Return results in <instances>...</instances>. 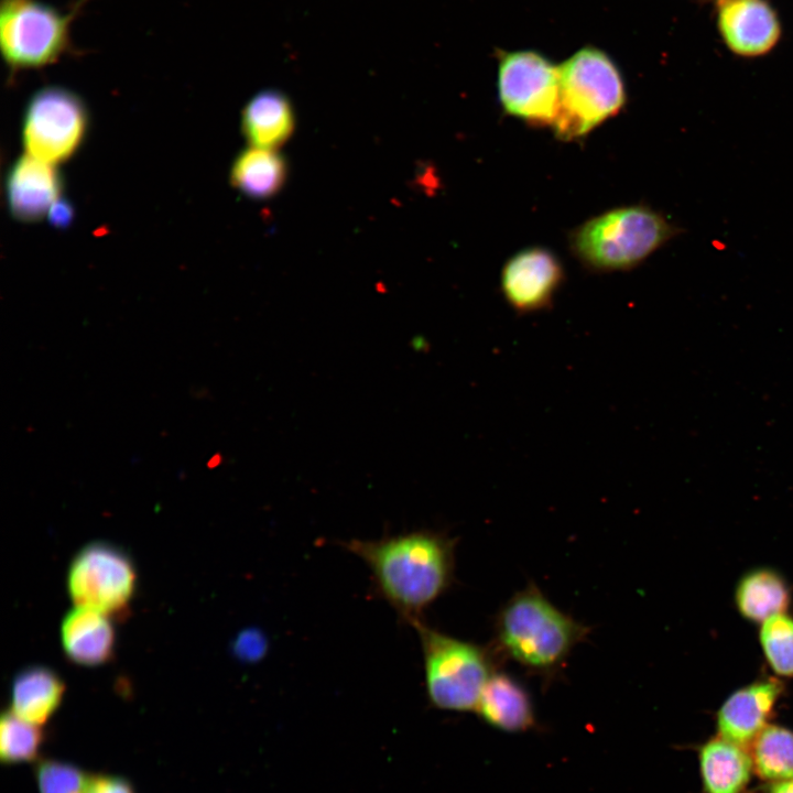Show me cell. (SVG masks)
I'll return each instance as SVG.
<instances>
[{
  "label": "cell",
  "mask_w": 793,
  "mask_h": 793,
  "mask_svg": "<svg viewBox=\"0 0 793 793\" xmlns=\"http://www.w3.org/2000/svg\"><path fill=\"white\" fill-rule=\"evenodd\" d=\"M456 542L439 531L417 530L343 545L368 566L378 595L412 624L454 583Z\"/></svg>",
  "instance_id": "1"
},
{
  "label": "cell",
  "mask_w": 793,
  "mask_h": 793,
  "mask_svg": "<svg viewBox=\"0 0 793 793\" xmlns=\"http://www.w3.org/2000/svg\"><path fill=\"white\" fill-rule=\"evenodd\" d=\"M492 647L500 658L552 681L590 628L553 605L534 584L517 591L499 609Z\"/></svg>",
  "instance_id": "2"
},
{
  "label": "cell",
  "mask_w": 793,
  "mask_h": 793,
  "mask_svg": "<svg viewBox=\"0 0 793 793\" xmlns=\"http://www.w3.org/2000/svg\"><path fill=\"white\" fill-rule=\"evenodd\" d=\"M677 233L647 205L616 207L584 221L568 235L572 254L593 272L627 271L641 264Z\"/></svg>",
  "instance_id": "3"
},
{
  "label": "cell",
  "mask_w": 793,
  "mask_h": 793,
  "mask_svg": "<svg viewBox=\"0 0 793 793\" xmlns=\"http://www.w3.org/2000/svg\"><path fill=\"white\" fill-rule=\"evenodd\" d=\"M560 101L552 129L563 141L580 139L618 115L627 100L620 70L602 51L586 46L558 66Z\"/></svg>",
  "instance_id": "4"
},
{
  "label": "cell",
  "mask_w": 793,
  "mask_h": 793,
  "mask_svg": "<svg viewBox=\"0 0 793 793\" xmlns=\"http://www.w3.org/2000/svg\"><path fill=\"white\" fill-rule=\"evenodd\" d=\"M423 655L424 685L432 706L452 711L476 710L481 692L501 658L493 647L452 637L426 624H411Z\"/></svg>",
  "instance_id": "5"
},
{
  "label": "cell",
  "mask_w": 793,
  "mask_h": 793,
  "mask_svg": "<svg viewBox=\"0 0 793 793\" xmlns=\"http://www.w3.org/2000/svg\"><path fill=\"white\" fill-rule=\"evenodd\" d=\"M85 1L63 12L41 0H1L0 50L8 68L37 69L69 53L72 23Z\"/></svg>",
  "instance_id": "6"
},
{
  "label": "cell",
  "mask_w": 793,
  "mask_h": 793,
  "mask_svg": "<svg viewBox=\"0 0 793 793\" xmlns=\"http://www.w3.org/2000/svg\"><path fill=\"white\" fill-rule=\"evenodd\" d=\"M137 579L135 566L123 550L96 541L73 557L66 585L76 607L120 617L134 597Z\"/></svg>",
  "instance_id": "7"
},
{
  "label": "cell",
  "mask_w": 793,
  "mask_h": 793,
  "mask_svg": "<svg viewBox=\"0 0 793 793\" xmlns=\"http://www.w3.org/2000/svg\"><path fill=\"white\" fill-rule=\"evenodd\" d=\"M87 126V108L77 94L62 86L42 87L28 101L22 142L26 154L55 165L78 150Z\"/></svg>",
  "instance_id": "8"
},
{
  "label": "cell",
  "mask_w": 793,
  "mask_h": 793,
  "mask_svg": "<svg viewBox=\"0 0 793 793\" xmlns=\"http://www.w3.org/2000/svg\"><path fill=\"white\" fill-rule=\"evenodd\" d=\"M497 86L506 115L552 128L560 101L558 66L533 51L500 52Z\"/></svg>",
  "instance_id": "9"
},
{
  "label": "cell",
  "mask_w": 793,
  "mask_h": 793,
  "mask_svg": "<svg viewBox=\"0 0 793 793\" xmlns=\"http://www.w3.org/2000/svg\"><path fill=\"white\" fill-rule=\"evenodd\" d=\"M564 269L550 249L531 247L510 257L501 271V291L511 308L529 314L547 308L564 282Z\"/></svg>",
  "instance_id": "10"
},
{
  "label": "cell",
  "mask_w": 793,
  "mask_h": 793,
  "mask_svg": "<svg viewBox=\"0 0 793 793\" xmlns=\"http://www.w3.org/2000/svg\"><path fill=\"white\" fill-rule=\"evenodd\" d=\"M782 693L778 678L758 680L731 693L716 715L718 736L749 746L768 725Z\"/></svg>",
  "instance_id": "11"
},
{
  "label": "cell",
  "mask_w": 793,
  "mask_h": 793,
  "mask_svg": "<svg viewBox=\"0 0 793 793\" xmlns=\"http://www.w3.org/2000/svg\"><path fill=\"white\" fill-rule=\"evenodd\" d=\"M6 189L11 215L33 222L47 215L59 199L62 178L53 164L25 154L10 167Z\"/></svg>",
  "instance_id": "12"
},
{
  "label": "cell",
  "mask_w": 793,
  "mask_h": 793,
  "mask_svg": "<svg viewBox=\"0 0 793 793\" xmlns=\"http://www.w3.org/2000/svg\"><path fill=\"white\" fill-rule=\"evenodd\" d=\"M718 24L730 50L745 56L767 53L780 36L778 18L762 0H730L721 3Z\"/></svg>",
  "instance_id": "13"
},
{
  "label": "cell",
  "mask_w": 793,
  "mask_h": 793,
  "mask_svg": "<svg viewBox=\"0 0 793 793\" xmlns=\"http://www.w3.org/2000/svg\"><path fill=\"white\" fill-rule=\"evenodd\" d=\"M475 711L486 724L506 732H524L536 726L534 704L526 687L498 670L486 683Z\"/></svg>",
  "instance_id": "14"
},
{
  "label": "cell",
  "mask_w": 793,
  "mask_h": 793,
  "mask_svg": "<svg viewBox=\"0 0 793 793\" xmlns=\"http://www.w3.org/2000/svg\"><path fill=\"white\" fill-rule=\"evenodd\" d=\"M61 642L69 661L83 666H98L113 658L116 632L110 617L75 607L61 623Z\"/></svg>",
  "instance_id": "15"
},
{
  "label": "cell",
  "mask_w": 793,
  "mask_h": 793,
  "mask_svg": "<svg viewBox=\"0 0 793 793\" xmlns=\"http://www.w3.org/2000/svg\"><path fill=\"white\" fill-rule=\"evenodd\" d=\"M704 793H745L753 772L746 747L721 736L705 741L697 752Z\"/></svg>",
  "instance_id": "16"
},
{
  "label": "cell",
  "mask_w": 793,
  "mask_h": 793,
  "mask_svg": "<svg viewBox=\"0 0 793 793\" xmlns=\"http://www.w3.org/2000/svg\"><path fill=\"white\" fill-rule=\"evenodd\" d=\"M294 126L292 104L276 89L257 93L242 111L241 127L251 146L274 150L291 137Z\"/></svg>",
  "instance_id": "17"
},
{
  "label": "cell",
  "mask_w": 793,
  "mask_h": 793,
  "mask_svg": "<svg viewBox=\"0 0 793 793\" xmlns=\"http://www.w3.org/2000/svg\"><path fill=\"white\" fill-rule=\"evenodd\" d=\"M65 689L63 680L52 669L29 666L12 681L10 710L29 723L43 726L59 708Z\"/></svg>",
  "instance_id": "18"
},
{
  "label": "cell",
  "mask_w": 793,
  "mask_h": 793,
  "mask_svg": "<svg viewBox=\"0 0 793 793\" xmlns=\"http://www.w3.org/2000/svg\"><path fill=\"white\" fill-rule=\"evenodd\" d=\"M791 588L785 578L769 567H757L739 579L735 604L740 616L754 623L785 613L791 605Z\"/></svg>",
  "instance_id": "19"
},
{
  "label": "cell",
  "mask_w": 793,
  "mask_h": 793,
  "mask_svg": "<svg viewBox=\"0 0 793 793\" xmlns=\"http://www.w3.org/2000/svg\"><path fill=\"white\" fill-rule=\"evenodd\" d=\"M286 175V162L281 154L274 150L251 146L235 159L230 182L248 197L267 199L282 188Z\"/></svg>",
  "instance_id": "20"
},
{
  "label": "cell",
  "mask_w": 793,
  "mask_h": 793,
  "mask_svg": "<svg viewBox=\"0 0 793 793\" xmlns=\"http://www.w3.org/2000/svg\"><path fill=\"white\" fill-rule=\"evenodd\" d=\"M753 772L762 780L778 782L793 779V731L767 725L750 743Z\"/></svg>",
  "instance_id": "21"
},
{
  "label": "cell",
  "mask_w": 793,
  "mask_h": 793,
  "mask_svg": "<svg viewBox=\"0 0 793 793\" xmlns=\"http://www.w3.org/2000/svg\"><path fill=\"white\" fill-rule=\"evenodd\" d=\"M45 737L41 726L29 723L10 709L0 720V759L6 764L34 761L39 758Z\"/></svg>",
  "instance_id": "22"
},
{
  "label": "cell",
  "mask_w": 793,
  "mask_h": 793,
  "mask_svg": "<svg viewBox=\"0 0 793 793\" xmlns=\"http://www.w3.org/2000/svg\"><path fill=\"white\" fill-rule=\"evenodd\" d=\"M759 640L771 670L781 677L793 678V617L780 613L764 620Z\"/></svg>",
  "instance_id": "23"
},
{
  "label": "cell",
  "mask_w": 793,
  "mask_h": 793,
  "mask_svg": "<svg viewBox=\"0 0 793 793\" xmlns=\"http://www.w3.org/2000/svg\"><path fill=\"white\" fill-rule=\"evenodd\" d=\"M34 776L39 793H86L89 780L76 765L54 759L39 760Z\"/></svg>",
  "instance_id": "24"
},
{
  "label": "cell",
  "mask_w": 793,
  "mask_h": 793,
  "mask_svg": "<svg viewBox=\"0 0 793 793\" xmlns=\"http://www.w3.org/2000/svg\"><path fill=\"white\" fill-rule=\"evenodd\" d=\"M267 649L264 637L257 630L248 629L237 637L233 643V652L239 659L254 661L260 659Z\"/></svg>",
  "instance_id": "25"
},
{
  "label": "cell",
  "mask_w": 793,
  "mask_h": 793,
  "mask_svg": "<svg viewBox=\"0 0 793 793\" xmlns=\"http://www.w3.org/2000/svg\"><path fill=\"white\" fill-rule=\"evenodd\" d=\"M86 793H135L124 778L109 774L89 775Z\"/></svg>",
  "instance_id": "26"
},
{
  "label": "cell",
  "mask_w": 793,
  "mask_h": 793,
  "mask_svg": "<svg viewBox=\"0 0 793 793\" xmlns=\"http://www.w3.org/2000/svg\"><path fill=\"white\" fill-rule=\"evenodd\" d=\"M46 216L52 225L64 227L70 222L73 209L68 202L59 198L54 203Z\"/></svg>",
  "instance_id": "27"
},
{
  "label": "cell",
  "mask_w": 793,
  "mask_h": 793,
  "mask_svg": "<svg viewBox=\"0 0 793 793\" xmlns=\"http://www.w3.org/2000/svg\"><path fill=\"white\" fill-rule=\"evenodd\" d=\"M764 793H793V779L770 782L764 787Z\"/></svg>",
  "instance_id": "28"
},
{
  "label": "cell",
  "mask_w": 793,
  "mask_h": 793,
  "mask_svg": "<svg viewBox=\"0 0 793 793\" xmlns=\"http://www.w3.org/2000/svg\"><path fill=\"white\" fill-rule=\"evenodd\" d=\"M726 1H730V0H720V3H724V2H726Z\"/></svg>",
  "instance_id": "29"
}]
</instances>
